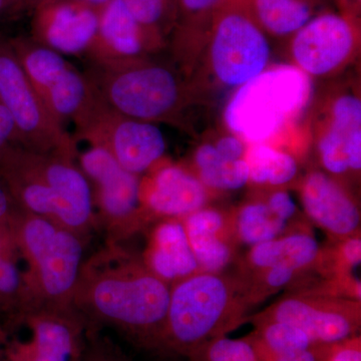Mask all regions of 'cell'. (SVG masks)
I'll return each instance as SVG.
<instances>
[{
  "label": "cell",
  "mask_w": 361,
  "mask_h": 361,
  "mask_svg": "<svg viewBox=\"0 0 361 361\" xmlns=\"http://www.w3.org/2000/svg\"><path fill=\"white\" fill-rule=\"evenodd\" d=\"M171 286L154 274L141 256L106 241L85 259L73 307L92 329L109 327L137 345L160 351Z\"/></svg>",
  "instance_id": "cell-1"
},
{
  "label": "cell",
  "mask_w": 361,
  "mask_h": 361,
  "mask_svg": "<svg viewBox=\"0 0 361 361\" xmlns=\"http://www.w3.org/2000/svg\"><path fill=\"white\" fill-rule=\"evenodd\" d=\"M78 160L20 144L0 153V178L20 210L89 239L97 227L89 180Z\"/></svg>",
  "instance_id": "cell-2"
},
{
  "label": "cell",
  "mask_w": 361,
  "mask_h": 361,
  "mask_svg": "<svg viewBox=\"0 0 361 361\" xmlns=\"http://www.w3.org/2000/svg\"><path fill=\"white\" fill-rule=\"evenodd\" d=\"M182 73L205 61L209 80L235 90L270 66V39L249 13L243 0L218 7L191 32L170 44Z\"/></svg>",
  "instance_id": "cell-3"
},
{
  "label": "cell",
  "mask_w": 361,
  "mask_h": 361,
  "mask_svg": "<svg viewBox=\"0 0 361 361\" xmlns=\"http://www.w3.org/2000/svg\"><path fill=\"white\" fill-rule=\"evenodd\" d=\"M252 305L239 277L199 271L171 286L160 351L187 358L248 320Z\"/></svg>",
  "instance_id": "cell-4"
},
{
  "label": "cell",
  "mask_w": 361,
  "mask_h": 361,
  "mask_svg": "<svg viewBox=\"0 0 361 361\" xmlns=\"http://www.w3.org/2000/svg\"><path fill=\"white\" fill-rule=\"evenodd\" d=\"M9 223L25 264L27 307H73L89 239L20 209Z\"/></svg>",
  "instance_id": "cell-5"
},
{
  "label": "cell",
  "mask_w": 361,
  "mask_h": 361,
  "mask_svg": "<svg viewBox=\"0 0 361 361\" xmlns=\"http://www.w3.org/2000/svg\"><path fill=\"white\" fill-rule=\"evenodd\" d=\"M312 80L291 65L269 66L233 90L224 110L231 134L247 145H275L307 109Z\"/></svg>",
  "instance_id": "cell-6"
},
{
  "label": "cell",
  "mask_w": 361,
  "mask_h": 361,
  "mask_svg": "<svg viewBox=\"0 0 361 361\" xmlns=\"http://www.w3.org/2000/svg\"><path fill=\"white\" fill-rule=\"evenodd\" d=\"M85 73L109 106L142 122L180 127L195 101L186 78L151 58L114 68L90 66Z\"/></svg>",
  "instance_id": "cell-7"
},
{
  "label": "cell",
  "mask_w": 361,
  "mask_h": 361,
  "mask_svg": "<svg viewBox=\"0 0 361 361\" xmlns=\"http://www.w3.org/2000/svg\"><path fill=\"white\" fill-rule=\"evenodd\" d=\"M4 323V361H82L96 331L73 307L32 306Z\"/></svg>",
  "instance_id": "cell-8"
},
{
  "label": "cell",
  "mask_w": 361,
  "mask_h": 361,
  "mask_svg": "<svg viewBox=\"0 0 361 361\" xmlns=\"http://www.w3.org/2000/svg\"><path fill=\"white\" fill-rule=\"evenodd\" d=\"M73 123L75 141L104 149L133 174L148 173L165 156L167 145L160 128L114 110L96 87L84 111Z\"/></svg>",
  "instance_id": "cell-9"
},
{
  "label": "cell",
  "mask_w": 361,
  "mask_h": 361,
  "mask_svg": "<svg viewBox=\"0 0 361 361\" xmlns=\"http://www.w3.org/2000/svg\"><path fill=\"white\" fill-rule=\"evenodd\" d=\"M0 101L11 114L20 145L78 160L77 141L52 115L26 77L7 39L0 37Z\"/></svg>",
  "instance_id": "cell-10"
},
{
  "label": "cell",
  "mask_w": 361,
  "mask_h": 361,
  "mask_svg": "<svg viewBox=\"0 0 361 361\" xmlns=\"http://www.w3.org/2000/svg\"><path fill=\"white\" fill-rule=\"evenodd\" d=\"M78 164L92 188L97 226L106 232V241L123 243L151 224L142 205L141 176L126 170L97 147L78 154Z\"/></svg>",
  "instance_id": "cell-11"
},
{
  "label": "cell",
  "mask_w": 361,
  "mask_h": 361,
  "mask_svg": "<svg viewBox=\"0 0 361 361\" xmlns=\"http://www.w3.org/2000/svg\"><path fill=\"white\" fill-rule=\"evenodd\" d=\"M253 324L286 322L302 329L317 344H334L357 336L361 325L360 300L318 289H300L278 299L257 315Z\"/></svg>",
  "instance_id": "cell-12"
},
{
  "label": "cell",
  "mask_w": 361,
  "mask_h": 361,
  "mask_svg": "<svg viewBox=\"0 0 361 361\" xmlns=\"http://www.w3.org/2000/svg\"><path fill=\"white\" fill-rule=\"evenodd\" d=\"M7 42L52 115L61 123L73 122L94 94V84L87 73L30 37H11Z\"/></svg>",
  "instance_id": "cell-13"
},
{
  "label": "cell",
  "mask_w": 361,
  "mask_h": 361,
  "mask_svg": "<svg viewBox=\"0 0 361 361\" xmlns=\"http://www.w3.org/2000/svg\"><path fill=\"white\" fill-rule=\"evenodd\" d=\"M291 65L308 78H329L345 70L360 51V20L319 11L288 40Z\"/></svg>",
  "instance_id": "cell-14"
},
{
  "label": "cell",
  "mask_w": 361,
  "mask_h": 361,
  "mask_svg": "<svg viewBox=\"0 0 361 361\" xmlns=\"http://www.w3.org/2000/svg\"><path fill=\"white\" fill-rule=\"evenodd\" d=\"M316 152L325 173L343 183L361 171V99L342 90L327 99L316 130Z\"/></svg>",
  "instance_id": "cell-15"
},
{
  "label": "cell",
  "mask_w": 361,
  "mask_h": 361,
  "mask_svg": "<svg viewBox=\"0 0 361 361\" xmlns=\"http://www.w3.org/2000/svg\"><path fill=\"white\" fill-rule=\"evenodd\" d=\"M213 194L190 168L164 161L141 178V202L149 221L184 219L208 205Z\"/></svg>",
  "instance_id": "cell-16"
},
{
  "label": "cell",
  "mask_w": 361,
  "mask_h": 361,
  "mask_svg": "<svg viewBox=\"0 0 361 361\" xmlns=\"http://www.w3.org/2000/svg\"><path fill=\"white\" fill-rule=\"evenodd\" d=\"M99 9L68 0L35 7L30 37L63 56H87L99 28Z\"/></svg>",
  "instance_id": "cell-17"
},
{
  "label": "cell",
  "mask_w": 361,
  "mask_h": 361,
  "mask_svg": "<svg viewBox=\"0 0 361 361\" xmlns=\"http://www.w3.org/2000/svg\"><path fill=\"white\" fill-rule=\"evenodd\" d=\"M304 212L334 241L358 234L360 210L341 180L322 170H311L299 185Z\"/></svg>",
  "instance_id": "cell-18"
},
{
  "label": "cell",
  "mask_w": 361,
  "mask_h": 361,
  "mask_svg": "<svg viewBox=\"0 0 361 361\" xmlns=\"http://www.w3.org/2000/svg\"><path fill=\"white\" fill-rule=\"evenodd\" d=\"M156 52L148 35L122 0H111L99 11L96 39L85 58L90 66L114 68Z\"/></svg>",
  "instance_id": "cell-19"
},
{
  "label": "cell",
  "mask_w": 361,
  "mask_h": 361,
  "mask_svg": "<svg viewBox=\"0 0 361 361\" xmlns=\"http://www.w3.org/2000/svg\"><path fill=\"white\" fill-rule=\"evenodd\" d=\"M182 221L200 271L222 273L231 264L238 244L231 212L206 206Z\"/></svg>",
  "instance_id": "cell-20"
},
{
  "label": "cell",
  "mask_w": 361,
  "mask_h": 361,
  "mask_svg": "<svg viewBox=\"0 0 361 361\" xmlns=\"http://www.w3.org/2000/svg\"><path fill=\"white\" fill-rule=\"evenodd\" d=\"M141 257L170 286L200 271L180 219L157 221Z\"/></svg>",
  "instance_id": "cell-21"
},
{
  "label": "cell",
  "mask_w": 361,
  "mask_h": 361,
  "mask_svg": "<svg viewBox=\"0 0 361 361\" xmlns=\"http://www.w3.org/2000/svg\"><path fill=\"white\" fill-rule=\"evenodd\" d=\"M322 254L314 235L302 226L283 236L252 246L240 268L241 272H251L281 265L310 273L319 269Z\"/></svg>",
  "instance_id": "cell-22"
},
{
  "label": "cell",
  "mask_w": 361,
  "mask_h": 361,
  "mask_svg": "<svg viewBox=\"0 0 361 361\" xmlns=\"http://www.w3.org/2000/svg\"><path fill=\"white\" fill-rule=\"evenodd\" d=\"M259 27L269 39L288 42L319 13L322 0H243Z\"/></svg>",
  "instance_id": "cell-23"
},
{
  "label": "cell",
  "mask_w": 361,
  "mask_h": 361,
  "mask_svg": "<svg viewBox=\"0 0 361 361\" xmlns=\"http://www.w3.org/2000/svg\"><path fill=\"white\" fill-rule=\"evenodd\" d=\"M237 243L254 246L302 227L287 222L266 201L264 195L253 197L231 212Z\"/></svg>",
  "instance_id": "cell-24"
},
{
  "label": "cell",
  "mask_w": 361,
  "mask_h": 361,
  "mask_svg": "<svg viewBox=\"0 0 361 361\" xmlns=\"http://www.w3.org/2000/svg\"><path fill=\"white\" fill-rule=\"evenodd\" d=\"M9 221L0 224V320L27 308L25 267Z\"/></svg>",
  "instance_id": "cell-25"
},
{
  "label": "cell",
  "mask_w": 361,
  "mask_h": 361,
  "mask_svg": "<svg viewBox=\"0 0 361 361\" xmlns=\"http://www.w3.org/2000/svg\"><path fill=\"white\" fill-rule=\"evenodd\" d=\"M248 184L267 190L285 189L298 176V161L291 152L270 144H252L247 148Z\"/></svg>",
  "instance_id": "cell-26"
},
{
  "label": "cell",
  "mask_w": 361,
  "mask_h": 361,
  "mask_svg": "<svg viewBox=\"0 0 361 361\" xmlns=\"http://www.w3.org/2000/svg\"><path fill=\"white\" fill-rule=\"evenodd\" d=\"M190 169L212 194L236 191L248 185L249 169L245 159L234 161L223 158L213 142L197 147Z\"/></svg>",
  "instance_id": "cell-27"
},
{
  "label": "cell",
  "mask_w": 361,
  "mask_h": 361,
  "mask_svg": "<svg viewBox=\"0 0 361 361\" xmlns=\"http://www.w3.org/2000/svg\"><path fill=\"white\" fill-rule=\"evenodd\" d=\"M160 51L168 44L176 20L177 0H122Z\"/></svg>",
  "instance_id": "cell-28"
},
{
  "label": "cell",
  "mask_w": 361,
  "mask_h": 361,
  "mask_svg": "<svg viewBox=\"0 0 361 361\" xmlns=\"http://www.w3.org/2000/svg\"><path fill=\"white\" fill-rule=\"evenodd\" d=\"M255 330L245 337L256 350L272 353H294L316 345L302 329L286 322H265L254 324Z\"/></svg>",
  "instance_id": "cell-29"
},
{
  "label": "cell",
  "mask_w": 361,
  "mask_h": 361,
  "mask_svg": "<svg viewBox=\"0 0 361 361\" xmlns=\"http://www.w3.org/2000/svg\"><path fill=\"white\" fill-rule=\"evenodd\" d=\"M187 358L188 361H260L246 338L226 336L207 342Z\"/></svg>",
  "instance_id": "cell-30"
},
{
  "label": "cell",
  "mask_w": 361,
  "mask_h": 361,
  "mask_svg": "<svg viewBox=\"0 0 361 361\" xmlns=\"http://www.w3.org/2000/svg\"><path fill=\"white\" fill-rule=\"evenodd\" d=\"M228 1L230 0H177L175 25L169 42L191 32L218 7Z\"/></svg>",
  "instance_id": "cell-31"
},
{
  "label": "cell",
  "mask_w": 361,
  "mask_h": 361,
  "mask_svg": "<svg viewBox=\"0 0 361 361\" xmlns=\"http://www.w3.org/2000/svg\"><path fill=\"white\" fill-rule=\"evenodd\" d=\"M329 344H316L305 350L294 353H272L264 350H255L260 361H324Z\"/></svg>",
  "instance_id": "cell-32"
},
{
  "label": "cell",
  "mask_w": 361,
  "mask_h": 361,
  "mask_svg": "<svg viewBox=\"0 0 361 361\" xmlns=\"http://www.w3.org/2000/svg\"><path fill=\"white\" fill-rule=\"evenodd\" d=\"M82 361H127L111 344L99 336V330L92 332Z\"/></svg>",
  "instance_id": "cell-33"
},
{
  "label": "cell",
  "mask_w": 361,
  "mask_h": 361,
  "mask_svg": "<svg viewBox=\"0 0 361 361\" xmlns=\"http://www.w3.org/2000/svg\"><path fill=\"white\" fill-rule=\"evenodd\" d=\"M324 361H361L360 336L329 344Z\"/></svg>",
  "instance_id": "cell-34"
},
{
  "label": "cell",
  "mask_w": 361,
  "mask_h": 361,
  "mask_svg": "<svg viewBox=\"0 0 361 361\" xmlns=\"http://www.w3.org/2000/svg\"><path fill=\"white\" fill-rule=\"evenodd\" d=\"M13 144H20L18 130L11 114L0 101V153Z\"/></svg>",
  "instance_id": "cell-35"
},
{
  "label": "cell",
  "mask_w": 361,
  "mask_h": 361,
  "mask_svg": "<svg viewBox=\"0 0 361 361\" xmlns=\"http://www.w3.org/2000/svg\"><path fill=\"white\" fill-rule=\"evenodd\" d=\"M28 13L25 0H0V23L18 20Z\"/></svg>",
  "instance_id": "cell-36"
},
{
  "label": "cell",
  "mask_w": 361,
  "mask_h": 361,
  "mask_svg": "<svg viewBox=\"0 0 361 361\" xmlns=\"http://www.w3.org/2000/svg\"><path fill=\"white\" fill-rule=\"evenodd\" d=\"M18 209L6 183L0 178V224L11 220Z\"/></svg>",
  "instance_id": "cell-37"
},
{
  "label": "cell",
  "mask_w": 361,
  "mask_h": 361,
  "mask_svg": "<svg viewBox=\"0 0 361 361\" xmlns=\"http://www.w3.org/2000/svg\"><path fill=\"white\" fill-rule=\"evenodd\" d=\"M338 13L360 20L361 0H334Z\"/></svg>",
  "instance_id": "cell-38"
},
{
  "label": "cell",
  "mask_w": 361,
  "mask_h": 361,
  "mask_svg": "<svg viewBox=\"0 0 361 361\" xmlns=\"http://www.w3.org/2000/svg\"><path fill=\"white\" fill-rule=\"evenodd\" d=\"M47 1H56V0H40L39 4ZM68 1L78 2V4H85V6L94 7V8L101 11V9L106 6L109 2H111V0H68Z\"/></svg>",
  "instance_id": "cell-39"
},
{
  "label": "cell",
  "mask_w": 361,
  "mask_h": 361,
  "mask_svg": "<svg viewBox=\"0 0 361 361\" xmlns=\"http://www.w3.org/2000/svg\"><path fill=\"white\" fill-rule=\"evenodd\" d=\"M6 325L0 320V361H4V345H6Z\"/></svg>",
  "instance_id": "cell-40"
},
{
  "label": "cell",
  "mask_w": 361,
  "mask_h": 361,
  "mask_svg": "<svg viewBox=\"0 0 361 361\" xmlns=\"http://www.w3.org/2000/svg\"><path fill=\"white\" fill-rule=\"evenodd\" d=\"M40 0H25L26 6H27L28 13H32L35 7L39 4Z\"/></svg>",
  "instance_id": "cell-41"
}]
</instances>
